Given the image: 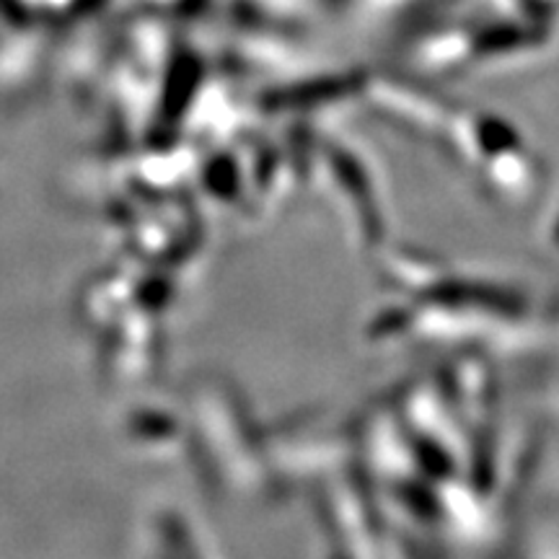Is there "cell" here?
Masks as SVG:
<instances>
[{"instance_id":"6da1fadb","label":"cell","mask_w":559,"mask_h":559,"mask_svg":"<svg viewBox=\"0 0 559 559\" xmlns=\"http://www.w3.org/2000/svg\"><path fill=\"white\" fill-rule=\"evenodd\" d=\"M557 236H559V223H557Z\"/></svg>"}]
</instances>
